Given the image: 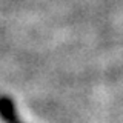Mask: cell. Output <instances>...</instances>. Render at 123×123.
Returning <instances> with one entry per match:
<instances>
[{
  "instance_id": "cell-1",
  "label": "cell",
  "mask_w": 123,
  "mask_h": 123,
  "mask_svg": "<svg viewBox=\"0 0 123 123\" xmlns=\"http://www.w3.org/2000/svg\"><path fill=\"white\" fill-rule=\"evenodd\" d=\"M0 117L5 123H22L15 111V105L11 98L2 97L0 98Z\"/></svg>"
}]
</instances>
